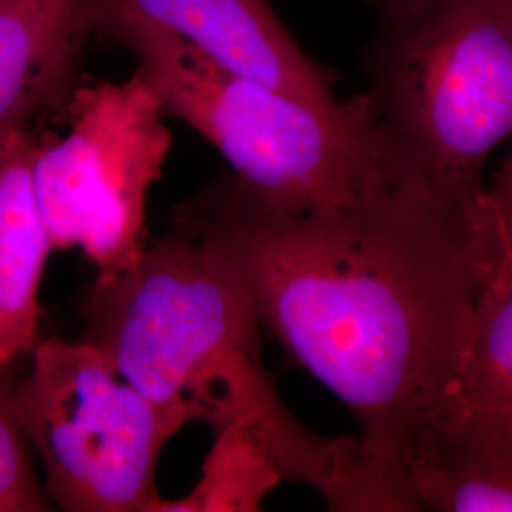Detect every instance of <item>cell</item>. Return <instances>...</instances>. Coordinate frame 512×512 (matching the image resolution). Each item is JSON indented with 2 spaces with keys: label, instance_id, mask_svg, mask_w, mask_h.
<instances>
[{
  "label": "cell",
  "instance_id": "cell-3",
  "mask_svg": "<svg viewBox=\"0 0 512 512\" xmlns=\"http://www.w3.org/2000/svg\"><path fill=\"white\" fill-rule=\"evenodd\" d=\"M366 74L391 165L476 236L482 167L512 137V0H372Z\"/></svg>",
  "mask_w": 512,
  "mask_h": 512
},
{
  "label": "cell",
  "instance_id": "cell-14",
  "mask_svg": "<svg viewBox=\"0 0 512 512\" xmlns=\"http://www.w3.org/2000/svg\"><path fill=\"white\" fill-rule=\"evenodd\" d=\"M475 245L486 277L512 268V148L486 186Z\"/></svg>",
  "mask_w": 512,
  "mask_h": 512
},
{
  "label": "cell",
  "instance_id": "cell-1",
  "mask_svg": "<svg viewBox=\"0 0 512 512\" xmlns=\"http://www.w3.org/2000/svg\"><path fill=\"white\" fill-rule=\"evenodd\" d=\"M171 220L232 262L262 330L353 416L349 512L418 511L410 456L448 399L486 281L467 226L397 169L355 202L306 211L224 173Z\"/></svg>",
  "mask_w": 512,
  "mask_h": 512
},
{
  "label": "cell",
  "instance_id": "cell-10",
  "mask_svg": "<svg viewBox=\"0 0 512 512\" xmlns=\"http://www.w3.org/2000/svg\"><path fill=\"white\" fill-rule=\"evenodd\" d=\"M37 133L0 148V366L27 365L40 342V285L54 251L33 186Z\"/></svg>",
  "mask_w": 512,
  "mask_h": 512
},
{
  "label": "cell",
  "instance_id": "cell-9",
  "mask_svg": "<svg viewBox=\"0 0 512 512\" xmlns=\"http://www.w3.org/2000/svg\"><path fill=\"white\" fill-rule=\"evenodd\" d=\"M76 0H0V148L31 122L69 107L84 42Z\"/></svg>",
  "mask_w": 512,
  "mask_h": 512
},
{
  "label": "cell",
  "instance_id": "cell-7",
  "mask_svg": "<svg viewBox=\"0 0 512 512\" xmlns=\"http://www.w3.org/2000/svg\"><path fill=\"white\" fill-rule=\"evenodd\" d=\"M145 23L181 38L220 67L319 107H334L336 74L313 61L268 0H76L84 44L112 27Z\"/></svg>",
  "mask_w": 512,
  "mask_h": 512
},
{
  "label": "cell",
  "instance_id": "cell-8",
  "mask_svg": "<svg viewBox=\"0 0 512 512\" xmlns=\"http://www.w3.org/2000/svg\"><path fill=\"white\" fill-rule=\"evenodd\" d=\"M408 480L418 511L512 512V416L444 404L421 429Z\"/></svg>",
  "mask_w": 512,
  "mask_h": 512
},
{
  "label": "cell",
  "instance_id": "cell-13",
  "mask_svg": "<svg viewBox=\"0 0 512 512\" xmlns=\"http://www.w3.org/2000/svg\"><path fill=\"white\" fill-rule=\"evenodd\" d=\"M25 366H0V512H44L54 507L38 480L33 448L12 410V391Z\"/></svg>",
  "mask_w": 512,
  "mask_h": 512
},
{
  "label": "cell",
  "instance_id": "cell-5",
  "mask_svg": "<svg viewBox=\"0 0 512 512\" xmlns=\"http://www.w3.org/2000/svg\"><path fill=\"white\" fill-rule=\"evenodd\" d=\"M12 410L65 512H154L162 450L186 421L126 382L97 349L44 338L12 391Z\"/></svg>",
  "mask_w": 512,
  "mask_h": 512
},
{
  "label": "cell",
  "instance_id": "cell-11",
  "mask_svg": "<svg viewBox=\"0 0 512 512\" xmlns=\"http://www.w3.org/2000/svg\"><path fill=\"white\" fill-rule=\"evenodd\" d=\"M444 404L512 416V268L486 277Z\"/></svg>",
  "mask_w": 512,
  "mask_h": 512
},
{
  "label": "cell",
  "instance_id": "cell-2",
  "mask_svg": "<svg viewBox=\"0 0 512 512\" xmlns=\"http://www.w3.org/2000/svg\"><path fill=\"white\" fill-rule=\"evenodd\" d=\"M78 310V340L150 401L213 433L243 425L283 480L308 484L330 511L346 512L355 437H321L283 403L262 363L251 291L219 249L171 220L135 266L95 277Z\"/></svg>",
  "mask_w": 512,
  "mask_h": 512
},
{
  "label": "cell",
  "instance_id": "cell-6",
  "mask_svg": "<svg viewBox=\"0 0 512 512\" xmlns=\"http://www.w3.org/2000/svg\"><path fill=\"white\" fill-rule=\"evenodd\" d=\"M63 116V137H37L38 209L54 251L78 247L99 279L114 277L147 251L148 192L171 150L167 116L137 71L120 82H80Z\"/></svg>",
  "mask_w": 512,
  "mask_h": 512
},
{
  "label": "cell",
  "instance_id": "cell-12",
  "mask_svg": "<svg viewBox=\"0 0 512 512\" xmlns=\"http://www.w3.org/2000/svg\"><path fill=\"white\" fill-rule=\"evenodd\" d=\"M213 437L198 484L179 499L162 497L154 512L260 511L283 482L274 459L243 425H226Z\"/></svg>",
  "mask_w": 512,
  "mask_h": 512
},
{
  "label": "cell",
  "instance_id": "cell-4",
  "mask_svg": "<svg viewBox=\"0 0 512 512\" xmlns=\"http://www.w3.org/2000/svg\"><path fill=\"white\" fill-rule=\"evenodd\" d=\"M103 38L133 55L167 118L196 129L275 209L346 205L393 173L366 93L319 107L232 73L152 25L124 23Z\"/></svg>",
  "mask_w": 512,
  "mask_h": 512
}]
</instances>
